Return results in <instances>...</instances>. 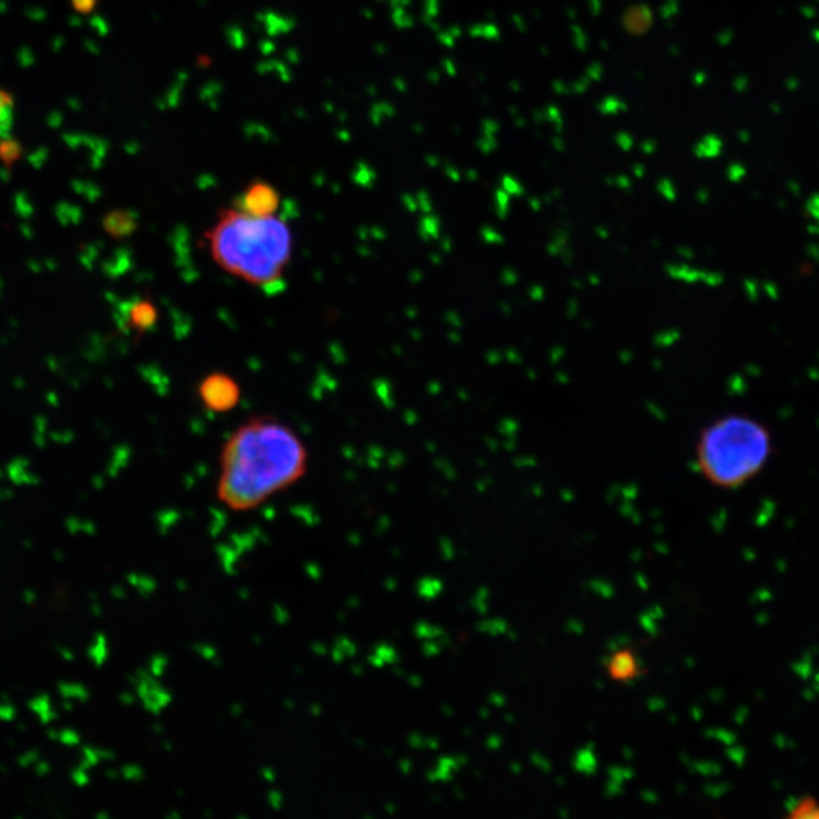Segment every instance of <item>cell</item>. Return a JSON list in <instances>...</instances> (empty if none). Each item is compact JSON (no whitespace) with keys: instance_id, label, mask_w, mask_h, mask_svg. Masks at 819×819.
I'll return each mask as SVG.
<instances>
[{"instance_id":"6da1fadb","label":"cell","mask_w":819,"mask_h":819,"mask_svg":"<svg viewBox=\"0 0 819 819\" xmlns=\"http://www.w3.org/2000/svg\"><path fill=\"white\" fill-rule=\"evenodd\" d=\"M308 466L307 446L292 427L257 416L236 428L220 449L216 499L230 512H251L298 484Z\"/></svg>"},{"instance_id":"7a4b0ae2","label":"cell","mask_w":819,"mask_h":819,"mask_svg":"<svg viewBox=\"0 0 819 819\" xmlns=\"http://www.w3.org/2000/svg\"><path fill=\"white\" fill-rule=\"evenodd\" d=\"M205 237L214 263L251 286L277 283L292 260V228L278 216L258 217L226 208Z\"/></svg>"},{"instance_id":"3957f363","label":"cell","mask_w":819,"mask_h":819,"mask_svg":"<svg viewBox=\"0 0 819 819\" xmlns=\"http://www.w3.org/2000/svg\"><path fill=\"white\" fill-rule=\"evenodd\" d=\"M771 452V434L765 425L747 415H725L701 430L695 463L707 483L736 489L763 471Z\"/></svg>"},{"instance_id":"277c9868","label":"cell","mask_w":819,"mask_h":819,"mask_svg":"<svg viewBox=\"0 0 819 819\" xmlns=\"http://www.w3.org/2000/svg\"><path fill=\"white\" fill-rule=\"evenodd\" d=\"M198 396L211 413H228L239 405L242 389L231 375L213 372L199 383Z\"/></svg>"},{"instance_id":"5b68a950","label":"cell","mask_w":819,"mask_h":819,"mask_svg":"<svg viewBox=\"0 0 819 819\" xmlns=\"http://www.w3.org/2000/svg\"><path fill=\"white\" fill-rule=\"evenodd\" d=\"M281 205V196L272 184L266 181H252L239 199V210L252 216H277Z\"/></svg>"},{"instance_id":"8992f818","label":"cell","mask_w":819,"mask_h":819,"mask_svg":"<svg viewBox=\"0 0 819 819\" xmlns=\"http://www.w3.org/2000/svg\"><path fill=\"white\" fill-rule=\"evenodd\" d=\"M606 671L610 680L618 681V683H630V681L641 677V659L630 648H618L607 659Z\"/></svg>"},{"instance_id":"52a82bcc","label":"cell","mask_w":819,"mask_h":819,"mask_svg":"<svg viewBox=\"0 0 819 819\" xmlns=\"http://www.w3.org/2000/svg\"><path fill=\"white\" fill-rule=\"evenodd\" d=\"M125 325L135 333H146L155 327L158 321V310L149 299H137L126 305Z\"/></svg>"},{"instance_id":"ba28073f","label":"cell","mask_w":819,"mask_h":819,"mask_svg":"<svg viewBox=\"0 0 819 819\" xmlns=\"http://www.w3.org/2000/svg\"><path fill=\"white\" fill-rule=\"evenodd\" d=\"M105 233L114 239H125L131 236L137 226V219L131 211L114 210L108 213L102 220Z\"/></svg>"},{"instance_id":"9c48e42d","label":"cell","mask_w":819,"mask_h":819,"mask_svg":"<svg viewBox=\"0 0 819 819\" xmlns=\"http://www.w3.org/2000/svg\"><path fill=\"white\" fill-rule=\"evenodd\" d=\"M13 96L5 90H0V139H8L13 129L14 119Z\"/></svg>"},{"instance_id":"30bf717a","label":"cell","mask_w":819,"mask_h":819,"mask_svg":"<svg viewBox=\"0 0 819 819\" xmlns=\"http://www.w3.org/2000/svg\"><path fill=\"white\" fill-rule=\"evenodd\" d=\"M786 819H819V801L815 798L798 801Z\"/></svg>"},{"instance_id":"8fae6325","label":"cell","mask_w":819,"mask_h":819,"mask_svg":"<svg viewBox=\"0 0 819 819\" xmlns=\"http://www.w3.org/2000/svg\"><path fill=\"white\" fill-rule=\"evenodd\" d=\"M20 157H22V146H20L19 142L11 139V137L0 139V161L5 166H13L14 163L19 161Z\"/></svg>"},{"instance_id":"7c38bea8","label":"cell","mask_w":819,"mask_h":819,"mask_svg":"<svg viewBox=\"0 0 819 819\" xmlns=\"http://www.w3.org/2000/svg\"><path fill=\"white\" fill-rule=\"evenodd\" d=\"M72 4L78 13H91L95 10L98 0H72Z\"/></svg>"}]
</instances>
